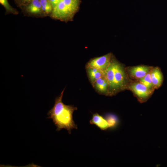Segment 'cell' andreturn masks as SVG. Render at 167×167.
I'll return each instance as SVG.
<instances>
[{
  "instance_id": "6da1fadb",
  "label": "cell",
  "mask_w": 167,
  "mask_h": 167,
  "mask_svg": "<svg viewBox=\"0 0 167 167\" xmlns=\"http://www.w3.org/2000/svg\"><path fill=\"white\" fill-rule=\"evenodd\" d=\"M65 89L55 98L54 106L47 113L48 118L52 119L57 127L56 131L65 129L71 134L72 129L77 128L73 118V112L77 109L73 105H66L63 103L62 98Z\"/></svg>"
},
{
  "instance_id": "7a4b0ae2",
  "label": "cell",
  "mask_w": 167,
  "mask_h": 167,
  "mask_svg": "<svg viewBox=\"0 0 167 167\" xmlns=\"http://www.w3.org/2000/svg\"><path fill=\"white\" fill-rule=\"evenodd\" d=\"M113 60L114 69V91L123 88L125 85L126 77L124 69L120 64Z\"/></svg>"
},
{
  "instance_id": "3957f363",
  "label": "cell",
  "mask_w": 167,
  "mask_h": 167,
  "mask_svg": "<svg viewBox=\"0 0 167 167\" xmlns=\"http://www.w3.org/2000/svg\"><path fill=\"white\" fill-rule=\"evenodd\" d=\"M136 96L141 101L146 100L151 95L153 90L140 82H135L131 84L129 87Z\"/></svg>"
},
{
  "instance_id": "277c9868",
  "label": "cell",
  "mask_w": 167,
  "mask_h": 167,
  "mask_svg": "<svg viewBox=\"0 0 167 167\" xmlns=\"http://www.w3.org/2000/svg\"><path fill=\"white\" fill-rule=\"evenodd\" d=\"M20 8L28 16L37 17L45 16L42 12L40 0H33Z\"/></svg>"
},
{
  "instance_id": "5b68a950",
  "label": "cell",
  "mask_w": 167,
  "mask_h": 167,
  "mask_svg": "<svg viewBox=\"0 0 167 167\" xmlns=\"http://www.w3.org/2000/svg\"><path fill=\"white\" fill-rule=\"evenodd\" d=\"M111 57L110 53L92 59L87 64L86 68H94L104 71L109 65Z\"/></svg>"
},
{
  "instance_id": "8992f818",
  "label": "cell",
  "mask_w": 167,
  "mask_h": 167,
  "mask_svg": "<svg viewBox=\"0 0 167 167\" xmlns=\"http://www.w3.org/2000/svg\"><path fill=\"white\" fill-rule=\"evenodd\" d=\"M150 66H139L131 67L129 73L133 78L139 80L144 77L151 70Z\"/></svg>"
},
{
  "instance_id": "52a82bcc",
  "label": "cell",
  "mask_w": 167,
  "mask_h": 167,
  "mask_svg": "<svg viewBox=\"0 0 167 167\" xmlns=\"http://www.w3.org/2000/svg\"><path fill=\"white\" fill-rule=\"evenodd\" d=\"M150 74L153 88H158L161 85L163 80L162 74L160 69L158 67L152 68Z\"/></svg>"
},
{
  "instance_id": "ba28073f",
  "label": "cell",
  "mask_w": 167,
  "mask_h": 167,
  "mask_svg": "<svg viewBox=\"0 0 167 167\" xmlns=\"http://www.w3.org/2000/svg\"><path fill=\"white\" fill-rule=\"evenodd\" d=\"M104 77L107 80L109 87V89L114 91V69L113 60H111L110 62L104 71Z\"/></svg>"
},
{
  "instance_id": "9c48e42d",
  "label": "cell",
  "mask_w": 167,
  "mask_h": 167,
  "mask_svg": "<svg viewBox=\"0 0 167 167\" xmlns=\"http://www.w3.org/2000/svg\"><path fill=\"white\" fill-rule=\"evenodd\" d=\"M92 84L99 92L103 94L108 93L109 89V85L104 76L97 79Z\"/></svg>"
},
{
  "instance_id": "30bf717a",
  "label": "cell",
  "mask_w": 167,
  "mask_h": 167,
  "mask_svg": "<svg viewBox=\"0 0 167 167\" xmlns=\"http://www.w3.org/2000/svg\"><path fill=\"white\" fill-rule=\"evenodd\" d=\"M90 123L96 125L102 130H106L109 127L106 119L97 113L93 114Z\"/></svg>"
},
{
  "instance_id": "8fae6325",
  "label": "cell",
  "mask_w": 167,
  "mask_h": 167,
  "mask_svg": "<svg viewBox=\"0 0 167 167\" xmlns=\"http://www.w3.org/2000/svg\"><path fill=\"white\" fill-rule=\"evenodd\" d=\"M88 77L92 84L97 79L104 76V71L94 68H86Z\"/></svg>"
},
{
  "instance_id": "7c38bea8",
  "label": "cell",
  "mask_w": 167,
  "mask_h": 167,
  "mask_svg": "<svg viewBox=\"0 0 167 167\" xmlns=\"http://www.w3.org/2000/svg\"><path fill=\"white\" fill-rule=\"evenodd\" d=\"M66 7L74 15L78 11L80 0H62Z\"/></svg>"
},
{
  "instance_id": "4fadbf2b",
  "label": "cell",
  "mask_w": 167,
  "mask_h": 167,
  "mask_svg": "<svg viewBox=\"0 0 167 167\" xmlns=\"http://www.w3.org/2000/svg\"><path fill=\"white\" fill-rule=\"evenodd\" d=\"M42 12L45 16H50L53 7L48 0H40Z\"/></svg>"
},
{
  "instance_id": "5bb4252c",
  "label": "cell",
  "mask_w": 167,
  "mask_h": 167,
  "mask_svg": "<svg viewBox=\"0 0 167 167\" xmlns=\"http://www.w3.org/2000/svg\"><path fill=\"white\" fill-rule=\"evenodd\" d=\"M0 3L5 8L6 14L16 15L19 14L18 10L11 6L7 0H0Z\"/></svg>"
},
{
  "instance_id": "9a60e30c",
  "label": "cell",
  "mask_w": 167,
  "mask_h": 167,
  "mask_svg": "<svg viewBox=\"0 0 167 167\" xmlns=\"http://www.w3.org/2000/svg\"><path fill=\"white\" fill-rule=\"evenodd\" d=\"M105 119L108 123L109 127H114L118 124V119L115 115L113 114H107L106 116Z\"/></svg>"
},
{
  "instance_id": "2e32d148",
  "label": "cell",
  "mask_w": 167,
  "mask_h": 167,
  "mask_svg": "<svg viewBox=\"0 0 167 167\" xmlns=\"http://www.w3.org/2000/svg\"><path fill=\"white\" fill-rule=\"evenodd\" d=\"M150 72L151 70L144 77L139 79V82L148 88L152 89L153 88V87L152 81Z\"/></svg>"
},
{
  "instance_id": "e0dca14e",
  "label": "cell",
  "mask_w": 167,
  "mask_h": 167,
  "mask_svg": "<svg viewBox=\"0 0 167 167\" xmlns=\"http://www.w3.org/2000/svg\"><path fill=\"white\" fill-rule=\"evenodd\" d=\"M33 0H17L15 2V3L19 7H20L22 6L28 4Z\"/></svg>"
},
{
  "instance_id": "ac0fdd59",
  "label": "cell",
  "mask_w": 167,
  "mask_h": 167,
  "mask_svg": "<svg viewBox=\"0 0 167 167\" xmlns=\"http://www.w3.org/2000/svg\"><path fill=\"white\" fill-rule=\"evenodd\" d=\"M52 5L53 9L58 3L60 0H48Z\"/></svg>"
},
{
  "instance_id": "d6986e66",
  "label": "cell",
  "mask_w": 167,
  "mask_h": 167,
  "mask_svg": "<svg viewBox=\"0 0 167 167\" xmlns=\"http://www.w3.org/2000/svg\"><path fill=\"white\" fill-rule=\"evenodd\" d=\"M17 0H14L15 2H16Z\"/></svg>"
}]
</instances>
